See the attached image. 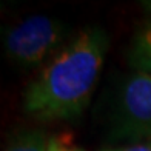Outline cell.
Here are the masks:
<instances>
[{
    "instance_id": "1",
    "label": "cell",
    "mask_w": 151,
    "mask_h": 151,
    "mask_svg": "<svg viewBox=\"0 0 151 151\" xmlns=\"http://www.w3.org/2000/svg\"><path fill=\"white\" fill-rule=\"evenodd\" d=\"M108 36L102 28H86L28 85L23 108L40 122L73 120L85 111L105 60Z\"/></svg>"
},
{
    "instance_id": "6",
    "label": "cell",
    "mask_w": 151,
    "mask_h": 151,
    "mask_svg": "<svg viewBox=\"0 0 151 151\" xmlns=\"http://www.w3.org/2000/svg\"><path fill=\"white\" fill-rule=\"evenodd\" d=\"M48 151H85L74 143L71 134H57L48 140Z\"/></svg>"
},
{
    "instance_id": "7",
    "label": "cell",
    "mask_w": 151,
    "mask_h": 151,
    "mask_svg": "<svg viewBox=\"0 0 151 151\" xmlns=\"http://www.w3.org/2000/svg\"><path fill=\"white\" fill-rule=\"evenodd\" d=\"M99 151H151V140L117 143V145H113V147H105Z\"/></svg>"
},
{
    "instance_id": "5",
    "label": "cell",
    "mask_w": 151,
    "mask_h": 151,
    "mask_svg": "<svg viewBox=\"0 0 151 151\" xmlns=\"http://www.w3.org/2000/svg\"><path fill=\"white\" fill-rule=\"evenodd\" d=\"M48 140L43 131L26 129L12 137L5 151H48Z\"/></svg>"
},
{
    "instance_id": "2",
    "label": "cell",
    "mask_w": 151,
    "mask_h": 151,
    "mask_svg": "<svg viewBox=\"0 0 151 151\" xmlns=\"http://www.w3.org/2000/svg\"><path fill=\"white\" fill-rule=\"evenodd\" d=\"M65 25L48 16H31L5 31V52L23 68L36 66L65 39Z\"/></svg>"
},
{
    "instance_id": "3",
    "label": "cell",
    "mask_w": 151,
    "mask_h": 151,
    "mask_svg": "<svg viewBox=\"0 0 151 151\" xmlns=\"http://www.w3.org/2000/svg\"><path fill=\"white\" fill-rule=\"evenodd\" d=\"M113 122V136L120 143L151 140V76L136 71L125 79Z\"/></svg>"
},
{
    "instance_id": "8",
    "label": "cell",
    "mask_w": 151,
    "mask_h": 151,
    "mask_svg": "<svg viewBox=\"0 0 151 151\" xmlns=\"http://www.w3.org/2000/svg\"><path fill=\"white\" fill-rule=\"evenodd\" d=\"M145 5H150V8H151V3H145Z\"/></svg>"
},
{
    "instance_id": "4",
    "label": "cell",
    "mask_w": 151,
    "mask_h": 151,
    "mask_svg": "<svg viewBox=\"0 0 151 151\" xmlns=\"http://www.w3.org/2000/svg\"><path fill=\"white\" fill-rule=\"evenodd\" d=\"M129 60L136 71L151 76V19L140 26L134 36Z\"/></svg>"
}]
</instances>
